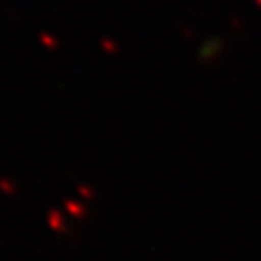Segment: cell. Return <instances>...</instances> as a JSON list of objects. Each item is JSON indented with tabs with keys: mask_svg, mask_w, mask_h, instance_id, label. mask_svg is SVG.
<instances>
[]
</instances>
